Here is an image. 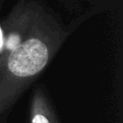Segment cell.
<instances>
[{
	"label": "cell",
	"mask_w": 123,
	"mask_h": 123,
	"mask_svg": "<svg viewBox=\"0 0 123 123\" xmlns=\"http://www.w3.org/2000/svg\"><path fill=\"white\" fill-rule=\"evenodd\" d=\"M75 28L42 0L14 3L0 22V114L46 69Z\"/></svg>",
	"instance_id": "6da1fadb"
},
{
	"label": "cell",
	"mask_w": 123,
	"mask_h": 123,
	"mask_svg": "<svg viewBox=\"0 0 123 123\" xmlns=\"http://www.w3.org/2000/svg\"><path fill=\"white\" fill-rule=\"evenodd\" d=\"M30 123H60L49 98L42 87H37L32 94L29 110Z\"/></svg>",
	"instance_id": "7a4b0ae2"
},
{
	"label": "cell",
	"mask_w": 123,
	"mask_h": 123,
	"mask_svg": "<svg viewBox=\"0 0 123 123\" xmlns=\"http://www.w3.org/2000/svg\"><path fill=\"white\" fill-rule=\"evenodd\" d=\"M1 1H2V0H0V7H1Z\"/></svg>",
	"instance_id": "3957f363"
}]
</instances>
